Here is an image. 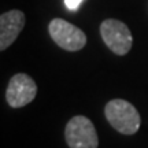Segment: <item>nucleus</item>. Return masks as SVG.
Listing matches in <instances>:
<instances>
[{
  "instance_id": "0eeeda50",
  "label": "nucleus",
  "mask_w": 148,
  "mask_h": 148,
  "mask_svg": "<svg viewBox=\"0 0 148 148\" xmlns=\"http://www.w3.org/2000/svg\"><path fill=\"white\" fill-rule=\"evenodd\" d=\"M82 1H84V0H64V5H66V8L70 11H77Z\"/></svg>"
},
{
  "instance_id": "39448f33",
  "label": "nucleus",
  "mask_w": 148,
  "mask_h": 148,
  "mask_svg": "<svg viewBox=\"0 0 148 148\" xmlns=\"http://www.w3.org/2000/svg\"><path fill=\"white\" fill-rule=\"evenodd\" d=\"M37 95V85L27 74H15L8 82L5 92L7 103L14 108H19L29 104Z\"/></svg>"
},
{
  "instance_id": "f257e3e1",
  "label": "nucleus",
  "mask_w": 148,
  "mask_h": 148,
  "mask_svg": "<svg viewBox=\"0 0 148 148\" xmlns=\"http://www.w3.org/2000/svg\"><path fill=\"white\" fill-rule=\"evenodd\" d=\"M104 114L111 126L122 134H134L140 129V114L136 107L126 100H110L106 104Z\"/></svg>"
},
{
  "instance_id": "7ed1b4c3",
  "label": "nucleus",
  "mask_w": 148,
  "mask_h": 148,
  "mask_svg": "<svg viewBox=\"0 0 148 148\" xmlns=\"http://www.w3.org/2000/svg\"><path fill=\"white\" fill-rule=\"evenodd\" d=\"M48 32L52 40L66 51H79L86 44L85 33L70 22L55 18L48 25Z\"/></svg>"
},
{
  "instance_id": "f03ea898",
  "label": "nucleus",
  "mask_w": 148,
  "mask_h": 148,
  "mask_svg": "<svg viewBox=\"0 0 148 148\" xmlns=\"http://www.w3.org/2000/svg\"><path fill=\"white\" fill-rule=\"evenodd\" d=\"M64 137L70 148H97L99 145L95 126L84 115L74 116L67 122Z\"/></svg>"
},
{
  "instance_id": "423d86ee",
  "label": "nucleus",
  "mask_w": 148,
  "mask_h": 148,
  "mask_svg": "<svg viewBox=\"0 0 148 148\" xmlns=\"http://www.w3.org/2000/svg\"><path fill=\"white\" fill-rule=\"evenodd\" d=\"M25 26V14L19 10L7 11L0 16V49L4 51L19 36Z\"/></svg>"
},
{
  "instance_id": "20e7f679",
  "label": "nucleus",
  "mask_w": 148,
  "mask_h": 148,
  "mask_svg": "<svg viewBox=\"0 0 148 148\" xmlns=\"http://www.w3.org/2000/svg\"><path fill=\"white\" fill-rule=\"evenodd\" d=\"M100 34L104 44L116 55H126L132 48V33L123 22L118 19H106L101 22Z\"/></svg>"
}]
</instances>
